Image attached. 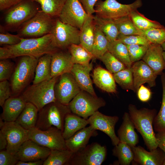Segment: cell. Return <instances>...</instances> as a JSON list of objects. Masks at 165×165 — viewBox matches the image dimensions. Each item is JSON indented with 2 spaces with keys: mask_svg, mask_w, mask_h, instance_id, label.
I'll return each instance as SVG.
<instances>
[{
  "mask_svg": "<svg viewBox=\"0 0 165 165\" xmlns=\"http://www.w3.org/2000/svg\"><path fill=\"white\" fill-rule=\"evenodd\" d=\"M119 118L117 116H110L104 115L98 111L88 119L89 124L96 130H101L110 138L112 145H117L120 141L115 133V126Z\"/></svg>",
  "mask_w": 165,
  "mask_h": 165,
  "instance_id": "obj_16",
  "label": "cell"
},
{
  "mask_svg": "<svg viewBox=\"0 0 165 165\" xmlns=\"http://www.w3.org/2000/svg\"><path fill=\"white\" fill-rule=\"evenodd\" d=\"M51 56L52 54H46L38 58L33 84H37L52 78L51 76Z\"/></svg>",
  "mask_w": 165,
  "mask_h": 165,
  "instance_id": "obj_30",
  "label": "cell"
},
{
  "mask_svg": "<svg viewBox=\"0 0 165 165\" xmlns=\"http://www.w3.org/2000/svg\"><path fill=\"white\" fill-rule=\"evenodd\" d=\"M94 17L93 14H89L80 30V44L91 53L96 26Z\"/></svg>",
  "mask_w": 165,
  "mask_h": 165,
  "instance_id": "obj_27",
  "label": "cell"
},
{
  "mask_svg": "<svg viewBox=\"0 0 165 165\" xmlns=\"http://www.w3.org/2000/svg\"><path fill=\"white\" fill-rule=\"evenodd\" d=\"M29 139L51 150L67 149L65 140L62 131L55 127H52L45 130L35 127L28 130Z\"/></svg>",
  "mask_w": 165,
  "mask_h": 165,
  "instance_id": "obj_10",
  "label": "cell"
},
{
  "mask_svg": "<svg viewBox=\"0 0 165 165\" xmlns=\"http://www.w3.org/2000/svg\"><path fill=\"white\" fill-rule=\"evenodd\" d=\"M73 64L69 52L57 51L52 54L51 68L52 78L71 72Z\"/></svg>",
  "mask_w": 165,
  "mask_h": 165,
  "instance_id": "obj_21",
  "label": "cell"
},
{
  "mask_svg": "<svg viewBox=\"0 0 165 165\" xmlns=\"http://www.w3.org/2000/svg\"><path fill=\"white\" fill-rule=\"evenodd\" d=\"M126 45L131 61L133 64L142 59L148 47V46L142 45Z\"/></svg>",
  "mask_w": 165,
  "mask_h": 165,
  "instance_id": "obj_45",
  "label": "cell"
},
{
  "mask_svg": "<svg viewBox=\"0 0 165 165\" xmlns=\"http://www.w3.org/2000/svg\"><path fill=\"white\" fill-rule=\"evenodd\" d=\"M123 119L118 130V137L119 141L126 143L131 148L136 146L139 141L138 137L128 113H124Z\"/></svg>",
  "mask_w": 165,
  "mask_h": 165,
  "instance_id": "obj_25",
  "label": "cell"
},
{
  "mask_svg": "<svg viewBox=\"0 0 165 165\" xmlns=\"http://www.w3.org/2000/svg\"><path fill=\"white\" fill-rule=\"evenodd\" d=\"M60 76L58 83L55 85V97L57 100L61 103L68 105L81 90L71 72Z\"/></svg>",
  "mask_w": 165,
  "mask_h": 165,
  "instance_id": "obj_14",
  "label": "cell"
},
{
  "mask_svg": "<svg viewBox=\"0 0 165 165\" xmlns=\"http://www.w3.org/2000/svg\"><path fill=\"white\" fill-rule=\"evenodd\" d=\"M38 3L41 10L51 16L57 18L67 0H32Z\"/></svg>",
  "mask_w": 165,
  "mask_h": 165,
  "instance_id": "obj_37",
  "label": "cell"
},
{
  "mask_svg": "<svg viewBox=\"0 0 165 165\" xmlns=\"http://www.w3.org/2000/svg\"><path fill=\"white\" fill-rule=\"evenodd\" d=\"M71 112L68 105L57 101L49 103L38 111L35 127L45 130L54 126L63 132L65 117Z\"/></svg>",
  "mask_w": 165,
  "mask_h": 165,
  "instance_id": "obj_4",
  "label": "cell"
},
{
  "mask_svg": "<svg viewBox=\"0 0 165 165\" xmlns=\"http://www.w3.org/2000/svg\"><path fill=\"white\" fill-rule=\"evenodd\" d=\"M128 110L135 128L142 136L148 149L151 151L157 148L158 144L153 129L156 110L145 108L138 109L132 104L129 105Z\"/></svg>",
  "mask_w": 165,
  "mask_h": 165,
  "instance_id": "obj_2",
  "label": "cell"
},
{
  "mask_svg": "<svg viewBox=\"0 0 165 165\" xmlns=\"http://www.w3.org/2000/svg\"><path fill=\"white\" fill-rule=\"evenodd\" d=\"M117 40L126 45H142L149 46L151 43L145 36L139 35H124L119 34Z\"/></svg>",
  "mask_w": 165,
  "mask_h": 165,
  "instance_id": "obj_44",
  "label": "cell"
},
{
  "mask_svg": "<svg viewBox=\"0 0 165 165\" xmlns=\"http://www.w3.org/2000/svg\"><path fill=\"white\" fill-rule=\"evenodd\" d=\"M92 67V62L87 65L74 64L71 73L81 90L96 96L90 76V73Z\"/></svg>",
  "mask_w": 165,
  "mask_h": 165,
  "instance_id": "obj_22",
  "label": "cell"
},
{
  "mask_svg": "<svg viewBox=\"0 0 165 165\" xmlns=\"http://www.w3.org/2000/svg\"><path fill=\"white\" fill-rule=\"evenodd\" d=\"M88 14L95 13L94 6L98 0H78Z\"/></svg>",
  "mask_w": 165,
  "mask_h": 165,
  "instance_id": "obj_51",
  "label": "cell"
},
{
  "mask_svg": "<svg viewBox=\"0 0 165 165\" xmlns=\"http://www.w3.org/2000/svg\"><path fill=\"white\" fill-rule=\"evenodd\" d=\"M94 83L101 90L108 93L116 92V81L113 74L98 66L94 70L92 75Z\"/></svg>",
  "mask_w": 165,
  "mask_h": 165,
  "instance_id": "obj_26",
  "label": "cell"
},
{
  "mask_svg": "<svg viewBox=\"0 0 165 165\" xmlns=\"http://www.w3.org/2000/svg\"><path fill=\"white\" fill-rule=\"evenodd\" d=\"M161 75L163 88L162 103L160 110L153 122V127L157 132L165 130V73H163Z\"/></svg>",
  "mask_w": 165,
  "mask_h": 165,
  "instance_id": "obj_41",
  "label": "cell"
},
{
  "mask_svg": "<svg viewBox=\"0 0 165 165\" xmlns=\"http://www.w3.org/2000/svg\"><path fill=\"white\" fill-rule=\"evenodd\" d=\"M131 148L134 153L133 160L140 165H162L165 159V155L160 149L157 148L148 152L140 146Z\"/></svg>",
  "mask_w": 165,
  "mask_h": 165,
  "instance_id": "obj_19",
  "label": "cell"
},
{
  "mask_svg": "<svg viewBox=\"0 0 165 165\" xmlns=\"http://www.w3.org/2000/svg\"><path fill=\"white\" fill-rule=\"evenodd\" d=\"M106 154L105 147L94 142L73 153L67 165H100Z\"/></svg>",
  "mask_w": 165,
  "mask_h": 165,
  "instance_id": "obj_11",
  "label": "cell"
},
{
  "mask_svg": "<svg viewBox=\"0 0 165 165\" xmlns=\"http://www.w3.org/2000/svg\"><path fill=\"white\" fill-rule=\"evenodd\" d=\"M73 153L67 148L51 150L49 155L44 161L43 165H67Z\"/></svg>",
  "mask_w": 165,
  "mask_h": 165,
  "instance_id": "obj_35",
  "label": "cell"
},
{
  "mask_svg": "<svg viewBox=\"0 0 165 165\" xmlns=\"http://www.w3.org/2000/svg\"><path fill=\"white\" fill-rule=\"evenodd\" d=\"M136 93L139 100L142 102H147L151 98L152 92L151 90L143 85L140 86Z\"/></svg>",
  "mask_w": 165,
  "mask_h": 165,
  "instance_id": "obj_50",
  "label": "cell"
},
{
  "mask_svg": "<svg viewBox=\"0 0 165 165\" xmlns=\"http://www.w3.org/2000/svg\"><path fill=\"white\" fill-rule=\"evenodd\" d=\"M105 105V101L101 97L81 90L70 102L68 106L72 113L87 119Z\"/></svg>",
  "mask_w": 165,
  "mask_h": 165,
  "instance_id": "obj_9",
  "label": "cell"
},
{
  "mask_svg": "<svg viewBox=\"0 0 165 165\" xmlns=\"http://www.w3.org/2000/svg\"><path fill=\"white\" fill-rule=\"evenodd\" d=\"M18 161L15 155L6 150L0 151V165H15Z\"/></svg>",
  "mask_w": 165,
  "mask_h": 165,
  "instance_id": "obj_49",
  "label": "cell"
},
{
  "mask_svg": "<svg viewBox=\"0 0 165 165\" xmlns=\"http://www.w3.org/2000/svg\"><path fill=\"white\" fill-rule=\"evenodd\" d=\"M68 48L74 64L89 65L94 58L92 54L80 44H72Z\"/></svg>",
  "mask_w": 165,
  "mask_h": 165,
  "instance_id": "obj_34",
  "label": "cell"
},
{
  "mask_svg": "<svg viewBox=\"0 0 165 165\" xmlns=\"http://www.w3.org/2000/svg\"><path fill=\"white\" fill-rule=\"evenodd\" d=\"M163 56L164 63V69H165V51H163Z\"/></svg>",
  "mask_w": 165,
  "mask_h": 165,
  "instance_id": "obj_56",
  "label": "cell"
},
{
  "mask_svg": "<svg viewBox=\"0 0 165 165\" xmlns=\"http://www.w3.org/2000/svg\"><path fill=\"white\" fill-rule=\"evenodd\" d=\"M10 84L7 80L0 82V105L2 107L6 100L11 95Z\"/></svg>",
  "mask_w": 165,
  "mask_h": 165,
  "instance_id": "obj_48",
  "label": "cell"
},
{
  "mask_svg": "<svg viewBox=\"0 0 165 165\" xmlns=\"http://www.w3.org/2000/svg\"><path fill=\"white\" fill-rule=\"evenodd\" d=\"M129 16L135 26L140 30H144L152 28L164 27L159 22L146 17L137 9L132 12Z\"/></svg>",
  "mask_w": 165,
  "mask_h": 165,
  "instance_id": "obj_38",
  "label": "cell"
},
{
  "mask_svg": "<svg viewBox=\"0 0 165 165\" xmlns=\"http://www.w3.org/2000/svg\"><path fill=\"white\" fill-rule=\"evenodd\" d=\"M39 4L32 0H23L5 10L3 17L6 31L18 29L24 23L34 16L39 10Z\"/></svg>",
  "mask_w": 165,
  "mask_h": 165,
  "instance_id": "obj_3",
  "label": "cell"
},
{
  "mask_svg": "<svg viewBox=\"0 0 165 165\" xmlns=\"http://www.w3.org/2000/svg\"><path fill=\"white\" fill-rule=\"evenodd\" d=\"M89 124L86 119L72 112L68 114L64 120L63 136L66 140L76 132L85 127Z\"/></svg>",
  "mask_w": 165,
  "mask_h": 165,
  "instance_id": "obj_28",
  "label": "cell"
},
{
  "mask_svg": "<svg viewBox=\"0 0 165 165\" xmlns=\"http://www.w3.org/2000/svg\"><path fill=\"white\" fill-rule=\"evenodd\" d=\"M109 43L105 35L96 25L91 53L94 58L99 59L108 51Z\"/></svg>",
  "mask_w": 165,
  "mask_h": 165,
  "instance_id": "obj_33",
  "label": "cell"
},
{
  "mask_svg": "<svg viewBox=\"0 0 165 165\" xmlns=\"http://www.w3.org/2000/svg\"><path fill=\"white\" fill-rule=\"evenodd\" d=\"M119 34L124 35H142V31L135 26L129 16L113 20Z\"/></svg>",
  "mask_w": 165,
  "mask_h": 165,
  "instance_id": "obj_40",
  "label": "cell"
},
{
  "mask_svg": "<svg viewBox=\"0 0 165 165\" xmlns=\"http://www.w3.org/2000/svg\"><path fill=\"white\" fill-rule=\"evenodd\" d=\"M58 77L33 84L24 92L21 96L26 102H30L35 105L39 111L47 105L57 101L55 87Z\"/></svg>",
  "mask_w": 165,
  "mask_h": 165,
  "instance_id": "obj_5",
  "label": "cell"
},
{
  "mask_svg": "<svg viewBox=\"0 0 165 165\" xmlns=\"http://www.w3.org/2000/svg\"><path fill=\"white\" fill-rule=\"evenodd\" d=\"M26 103L21 96L9 98L3 106L1 118L4 121H15L24 109Z\"/></svg>",
  "mask_w": 165,
  "mask_h": 165,
  "instance_id": "obj_24",
  "label": "cell"
},
{
  "mask_svg": "<svg viewBox=\"0 0 165 165\" xmlns=\"http://www.w3.org/2000/svg\"><path fill=\"white\" fill-rule=\"evenodd\" d=\"M0 26V45H13L19 43L21 37L18 35H13L5 31Z\"/></svg>",
  "mask_w": 165,
  "mask_h": 165,
  "instance_id": "obj_47",
  "label": "cell"
},
{
  "mask_svg": "<svg viewBox=\"0 0 165 165\" xmlns=\"http://www.w3.org/2000/svg\"><path fill=\"white\" fill-rule=\"evenodd\" d=\"M51 150L28 139L20 147L15 156L18 161H29L44 160L50 153Z\"/></svg>",
  "mask_w": 165,
  "mask_h": 165,
  "instance_id": "obj_17",
  "label": "cell"
},
{
  "mask_svg": "<svg viewBox=\"0 0 165 165\" xmlns=\"http://www.w3.org/2000/svg\"><path fill=\"white\" fill-rule=\"evenodd\" d=\"M56 18L39 10L34 16L19 28L17 34L21 38H33L50 34Z\"/></svg>",
  "mask_w": 165,
  "mask_h": 165,
  "instance_id": "obj_6",
  "label": "cell"
},
{
  "mask_svg": "<svg viewBox=\"0 0 165 165\" xmlns=\"http://www.w3.org/2000/svg\"><path fill=\"white\" fill-rule=\"evenodd\" d=\"M113 75L116 82L123 89L134 91L133 73L131 67L126 68Z\"/></svg>",
  "mask_w": 165,
  "mask_h": 165,
  "instance_id": "obj_39",
  "label": "cell"
},
{
  "mask_svg": "<svg viewBox=\"0 0 165 165\" xmlns=\"http://www.w3.org/2000/svg\"><path fill=\"white\" fill-rule=\"evenodd\" d=\"M108 51L124 64L127 68L131 67L133 63L131 61L126 45L118 40L109 42Z\"/></svg>",
  "mask_w": 165,
  "mask_h": 165,
  "instance_id": "obj_32",
  "label": "cell"
},
{
  "mask_svg": "<svg viewBox=\"0 0 165 165\" xmlns=\"http://www.w3.org/2000/svg\"><path fill=\"white\" fill-rule=\"evenodd\" d=\"M23 0H0V10H6L19 3Z\"/></svg>",
  "mask_w": 165,
  "mask_h": 165,
  "instance_id": "obj_52",
  "label": "cell"
},
{
  "mask_svg": "<svg viewBox=\"0 0 165 165\" xmlns=\"http://www.w3.org/2000/svg\"><path fill=\"white\" fill-rule=\"evenodd\" d=\"M51 33L53 42L57 48L65 49L72 44H80V30L57 18Z\"/></svg>",
  "mask_w": 165,
  "mask_h": 165,
  "instance_id": "obj_12",
  "label": "cell"
},
{
  "mask_svg": "<svg viewBox=\"0 0 165 165\" xmlns=\"http://www.w3.org/2000/svg\"><path fill=\"white\" fill-rule=\"evenodd\" d=\"M57 49L53 44L51 33L38 38H21L20 42L16 44L0 48V59L25 56L39 58L46 54H52Z\"/></svg>",
  "mask_w": 165,
  "mask_h": 165,
  "instance_id": "obj_1",
  "label": "cell"
},
{
  "mask_svg": "<svg viewBox=\"0 0 165 165\" xmlns=\"http://www.w3.org/2000/svg\"><path fill=\"white\" fill-rule=\"evenodd\" d=\"M141 0L124 4L116 0H98L94 6L96 15L102 18L115 20L129 16L133 11L142 6Z\"/></svg>",
  "mask_w": 165,
  "mask_h": 165,
  "instance_id": "obj_8",
  "label": "cell"
},
{
  "mask_svg": "<svg viewBox=\"0 0 165 165\" xmlns=\"http://www.w3.org/2000/svg\"><path fill=\"white\" fill-rule=\"evenodd\" d=\"M163 51L161 45L151 43L142 59L157 75L162 74L164 69Z\"/></svg>",
  "mask_w": 165,
  "mask_h": 165,
  "instance_id": "obj_20",
  "label": "cell"
},
{
  "mask_svg": "<svg viewBox=\"0 0 165 165\" xmlns=\"http://www.w3.org/2000/svg\"><path fill=\"white\" fill-rule=\"evenodd\" d=\"M145 36L152 43L161 45L165 42V27L154 28L142 30Z\"/></svg>",
  "mask_w": 165,
  "mask_h": 165,
  "instance_id": "obj_43",
  "label": "cell"
},
{
  "mask_svg": "<svg viewBox=\"0 0 165 165\" xmlns=\"http://www.w3.org/2000/svg\"><path fill=\"white\" fill-rule=\"evenodd\" d=\"M134 80V92L142 85L147 83L151 87L156 85L157 75L153 70L142 60L134 63L131 67Z\"/></svg>",
  "mask_w": 165,
  "mask_h": 165,
  "instance_id": "obj_18",
  "label": "cell"
},
{
  "mask_svg": "<svg viewBox=\"0 0 165 165\" xmlns=\"http://www.w3.org/2000/svg\"><path fill=\"white\" fill-rule=\"evenodd\" d=\"M7 141L6 150L15 155L21 145L29 139L28 130H26L15 121H4L0 127Z\"/></svg>",
  "mask_w": 165,
  "mask_h": 165,
  "instance_id": "obj_13",
  "label": "cell"
},
{
  "mask_svg": "<svg viewBox=\"0 0 165 165\" xmlns=\"http://www.w3.org/2000/svg\"><path fill=\"white\" fill-rule=\"evenodd\" d=\"M99 59L103 62L108 70L112 74L127 68L124 64L108 51Z\"/></svg>",
  "mask_w": 165,
  "mask_h": 165,
  "instance_id": "obj_42",
  "label": "cell"
},
{
  "mask_svg": "<svg viewBox=\"0 0 165 165\" xmlns=\"http://www.w3.org/2000/svg\"><path fill=\"white\" fill-rule=\"evenodd\" d=\"M162 165H165V159Z\"/></svg>",
  "mask_w": 165,
  "mask_h": 165,
  "instance_id": "obj_58",
  "label": "cell"
},
{
  "mask_svg": "<svg viewBox=\"0 0 165 165\" xmlns=\"http://www.w3.org/2000/svg\"><path fill=\"white\" fill-rule=\"evenodd\" d=\"M14 63L9 59L0 61V81L7 80L11 77L14 70Z\"/></svg>",
  "mask_w": 165,
  "mask_h": 165,
  "instance_id": "obj_46",
  "label": "cell"
},
{
  "mask_svg": "<svg viewBox=\"0 0 165 165\" xmlns=\"http://www.w3.org/2000/svg\"><path fill=\"white\" fill-rule=\"evenodd\" d=\"M88 15L78 0H67L58 18L80 30Z\"/></svg>",
  "mask_w": 165,
  "mask_h": 165,
  "instance_id": "obj_15",
  "label": "cell"
},
{
  "mask_svg": "<svg viewBox=\"0 0 165 165\" xmlns=\"http://www.w3.org/2000/svg\"><path fill=\"white\" fill-rule=\"evenodd\" d=\"M7 141L5 134L0 131V150H3L6 148L7 145Z\"/></svg>",
  "mask_w": 165,
  "mask_h": 165,
  "instance_id": "obj_54",
  "label": "cell"
},
{
  "mask_svg": "<svg viewBox=\"0 0 165 165\" xmlns=\"http://www.w3.org/2000/svg\"><path fill=\"white\" fill-rule=\"evenodd\" d=\"M44 160H39L36 161H18L16 165H43Z\"/></svg>",
  "mask_w": 165,
  "mask_h": 165,
  "instance_id": "obj_55",
  "label": "cell"
},
{
  "mask_svg": "<svg viewBox=\"0 0 165 165\" xmlns=\"http://www.w3.org/2000/svg\"><path fill=\"white\" fill-rule=\"evenodd\" d=\"M95 25L104 33L109 42L117 40L119 34L113 20L100 17L94 16Z\"/></svg>",
  "mask_w": 165,
  "mask_h": 165,
  "instance_id": "obj_31",
  "label": "cell"
},
{
  "mask_svg": "<svg viewBox=\"0 0 165 165\" xmlns=\"http://www.w3.org/2000/svg\"><path fill=\"white\" fill-rule=\"evenodd\" d=\"M112 154L118 159L121 165H129L134 160V153L131 147L126 143L120 141L114 146Z\"/></svg>",
  "mask_w": 165,
  "mask_h": 165,
  "instance_id": "obj_36",
  "label": "cell"
},
{
  "mask_svg": "<svg viewBox=\"0 0 165 165\" xmlns=\"http://www.w3.org/2000/svg\"><path fill=\"white\" fill-rule=\"evenodd\" d=\"M164 51H165V42L161 45Z\"/></svg>",
  "mask_w": 165,
  "mask_h": 165,
  "instance_id": "obj_57",
  "label": "cell"
},
{
  "mask_svg": "<svg viewBox=\"0 0 165 165\" xmlns=\"http://www.w3.org/2000/svg\"><path fill=\"white\" fill-rule=\"evenodd\" d=\"M11 77L13 94L21 92L27 86L35 72L38 58L28 56L20 57Z\"/></svg>",
  "mask_w": 165,
  "mask_h": 165,
  "instance_id": "obj_7",
  "label": "cell"
},
{
  "mask_svg": "<svg viewBox=\"0 0 165 165\" xmlns=\"http://www.w3.org/2000/svg\"><path fill=\"white\" fill-rule=\"evenodd\" d=\"M96 130L90 125L78 131L65 140L67 148L74 153L85 147L90 138L97 135Z\"/></svg>",
  "mask_w": 165,
  "mask_h": 165,
  "instance_id": "obj_23",
  "label": "cell"
},
{
  "mask_svg": "<svg viewBox=\"0 0 165 165\" xmlns=\"http://www.w3.org/2000/svg\"><path fill=\"white\" fill-rule=\"evenodd\" d=\"M38 110L32 103L27 102L24 109L15 122L24 128L29 130L35 127Z\"/></svg>",
  "mask_w": 165,
  "mask_h": 165,
  "instance_id": "obj_29",
  "label": "cell"
},
{
  "mask_svg": "<svg viewBox=\"0 0 165 165\" xmlns=\"http://www.w3.org/2000/svg\"><path fill=\"white\" fill-rule=\"evenodd\" d=\"M156 137L158 144V147L163 151L165 155V130L157 132Z\"/></svg>",
  "mask_w": 165,
  "mask_h": 165,
  "instance_id": "obj_53",
  "label": "cell"
}]
</instances>
